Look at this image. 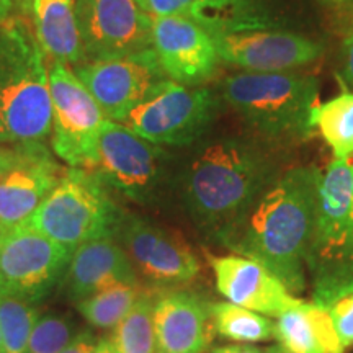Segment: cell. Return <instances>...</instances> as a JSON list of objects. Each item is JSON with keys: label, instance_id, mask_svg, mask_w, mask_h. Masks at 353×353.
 <instances>
[{"label": "cell", "instance_id": "cell-37", "mask_svg": "<svg viewBox=\"0 0 353 353\" xmlns=\"http://www.w3.org/2000/svg\"><path fill=\"white\" fill-rule=\"evenodd\" d=\"M94 353H114V350L112 348V345H110L108 341H100L97 343Z\"/></svg>", "mask_w": 353, "mask_h": 353}, {"label": "cell", "instance_id": "cell-23", "mask_svg": "<svg viewBox=\"0 0 353 353\" xmlns=\"http://www.w3.org/2000/svg\"><path fill=\"white\" fill-rule=\"evenodd\" d=\"M152 311L154 294L144 290L131 311L112 330L108 342L114 353H157Z\"/></svg>", "mask_w": 353, "mask_h": 353}, {"label": "cell", "instance_id": "cell-6", "mask_svg": "<svg viewBox=\"0 0 353 353\" xmlns=\"http://www.w3.org/2000/svg\"><path fill=\"white\" fill-rule=\"evenodd\" d=\"M352 221L350 159H334L321 176L314 232L306 255V270L311 276L317 306L329 309L342 298Z\"/></svg>", "mask_w": 353, "mask_h": 353}, {"label": "cell", "instance_id": "cell-8", "mask_svg": "<svg viewBox=\"0 0 353 353\" xmlns=\"http://www.w3.org/2000/svg\"><path fill=\"white\" fill-rule=\"evenodd\" d=\"M216 103L208 88L187 87L167 79L128 112L121 123L154 144L182 148L205 134Z\"/></svg>", "mask_w": 353, "mask_h": 353}, {"label": "cell", "instance_id": "cell-11", "mask_svg": "<svg viewBox=\"0 0 353 353\" xmlns=\"http://www.w3.org/2000/svg\"><path fill=\"white\" fill-rule=\"evenodd\" d=\"M76 17L85 61L152 50V15L139 0H76Z\"/></svg>", "mask_w": 353, "mask_h": 353}, {"label": "cell", "instance_id": "cell-36", "mask_svg": "<svg viewBox=\"0 0 353 353\" xmlns=\"http://www.w3.org/2000/svg\"><path fill=\"white\" fill-rule=\"evenodd\" d=\"M13 0H0V21L10 19V10Z\"/></svg>", "mask_w": 353, "mask_h": 353}, {"label": "cell", "instance_id": "cell-7", "mask_svg": "<svg viewBox=\"0 0 353 353\" xmlns=\"http://www.w3.org/2000/svg\"><path fill=\"white\" fill-rule=\"evenodd\" d=\"M167 170L169 154L162 145L141 138L123 123L103 121L90 172L108 188L139 205H149L161 195Z\"/></svg>", "mask_w": 353, "mask_h": 353}, {"label": "cell", "instance_id": "cell-13", "mask_svg": "<svg viewBox=\"0 0 353 353\" xmlns=\"http://www.w3.org/2000/svg\"><path fill=\"white\" fill-rule=\"evenodd\" d=\"M74 72L97 100L105 118L118 123L159 83L167 81L152 50L113 59L85 61L76 65Z\"/></svg>", "mask_w": 353, "mask_h": 353}, {"label": "cell", "instance_id": "cell-20", "mask_svg": "<svg viewBox=\"0 0 353 353\" xmlns=\"http://www.w3.org/2000/svg\"><path fill=\"white\" fill-rule=\"evenodd\" d=\"M152 17H185L211 34L268 28L254 0H139Z\"/></svg>", "mask_w": 353, "mask_h": 353}, {"label": "cell", "instance_id": "cell-5", "mask_svg": "<svg viewBox=\"0 0 353 353\" xmlns=\"http://www.w3.org/2000/svg\"><path fill=\"white\" fill-rule=\"evenodd\" d=\"M123 216L94 172L70 167L25 224L74 252L85 242L117 236Z\"/></svg>", "mask_w": 353, "mask_h": 353}, {"label": "cell", "instance_id": "cell-10", "mask_svg": "<svg viewBox=\"0 0 353 353\" xmlns=\"http://www.w3.org/2000/svg\"><path fill=\"white\" fill-rule=\"evenodd\" d=\"M72 254L28 224L8 229L0 247V294L41 301L63 283Z\"/></svg>", "mask_w": 353, "mask_h": 353}, {"label": "cell", "instance_id": "cell-29", "mask_svg": "<svg viewBox=\"0 0 353 353\" xmlns=\"http://www.w3.org/2000/svg\"><path fill=\"white\" fill-rule=\"evenodd\" d=\"M304 311L309 317V321L314 325L317 339H319L322 348L325 353H343L345 347L335 330L332 316H330L327 307L317 306L314 303H304Z\"/></svg>", "mask_w": 353, "mask_h": 353}, {"label": "cell", "instance_id": "cell-35", "mask_svg": "<svg viewBox=\"0 0 353 353\" xmlns=\"http://www.w3.org/2000/svg\"><path fill=\"white\" fill-rule=\"evenodd\" d=\"M211 353H268V348H259L252 345H224L214 348Z\"/></svg>", "mask_w": 353, "mask_h": 353}, {"label": "cell", "instance_id": "cell-33", "mask_svg": "<svg viewBox=\"0 0 353 353\" xmlns=\"http://www.w3.org/2000/svg\"><path fill=\"white\" fill-rule=\"evenodd\" d=\"M350 165L353 172V157H350ZM353 293V221H352V232H350V242H348L347 250V263H345V275H343V285H342V296Z\"/></svg>", "mask_w": 353, "mask_h": 353}, {"label": "cell", "instance_id": "cell-38", "mask_svg": "<svg viewBox=\"0 0 353 353\" xmlns=\"http://www.w3.org/2000/svg\"><path fill=\"white\" fill-rule=\"evenodd\" d=\"M19 2H20L21 10H25V13L32 12V3H33V0H19Z\"/></svg>", "mask_w": 353, "mask_h": 353}, {"label": "cell", "instance_id": "cell-30", "mask_svg": "<svg viewBox=\"0 0 353 353\" xmlns=\"http://www.w3.org/2000/svg\"><path fill=\"white\" fill-rule=\"evenodd\" d=\"M329 312L343 347L353 345V293L337 299L329 307Z\"/></svg>", "mask_w": 353, "mask_h": 353}, {"label": "cell", "instance_id": "cell-17", "mask_svg": "<svg viewBox=\"0 0 353 353\" xmlns=\"http://www.w3.org/2000/svg\"><path fill=\"white\" fill-rule=\"evenodd\" d=\"M216 288L229 303L259 314L281 316L304 303L263 265L242 255H208Z\"/></svg>", "mask_w": 353, "mask_h": 353}, {"label": "cell", "instance_id": "cell-14", "mask_svg": "<svg viewBox=\"0 0 353 353\" xmlns=\"http://www.w3.org/2000/svg\"><path fill=\"white\" fill-rule=\"evenodd\" d=\"M65 172L44 144H6L0 172V224L7 229L25 224Z\"/></svg>", "mask_w": 353, "mask_h": 353}, {"label": "cell", "instance_id": "cell-42", "mask_svg": "<svg viewBox=\"0 0 353 353\" xmlns=\"http://www.w3.org/2000/svg\"><path fill=\"white\" fill-rule=\"evenodd\" d=\"M0 353H6V350H3V341H2V334H0Z\"/></svg>", "mask_w": 353, "mask_h": 353}, {"label": "cell", "instance_id": "cell-39", "mask_svg": "<svg viewBox=\"0 0 353 353\" xmlns=\"http://www.w3.org/2000/svg\"><path fill=\"white\" fill-rule=\"evenodd\" d=\"M3 162H6V144L0 143V172H2Z\"/></svg>", "mask_w": 353, "mask_h": 353}, {"label": "cell", "instance_id": "cell-2", "mask_svg": "<svg viewBox=\"0 0 353 353\" xmlns=\"http://www.w3.org/2000/svg\"><path fill=\"white\" fill-rule=\"evenodd\" d=\"M280 175L259 143L226 136L203 144L182 174V198L195 226L223 245L250 206Z\"/></svg>", "mask_w": 353, "mask_h": 353}, {"label": "cell", "instance_id": "cell-12", "mask_svg": "<svg viewBox=\"0 0 353 353\" xmlns=\"http://www.w3.org/2000/svg\"><path fill=\"white\" fill-rule=\"evenodd\" d=\"M136 275L154 285L172 286L192 281L201 270L192 247L176 234L141 216H123L117 231Z\"/></svg>", "mask_w": 353, "mask_h": 353}, {"label": "cell", "instance_id": "cell-40", "mask_svg": "<svg viewBox=\"0 0 353 353\" xmlns=\"http://www.w3.org/2000/svg\"><path fill=\"white\" fill-rule=\"evenodd\" d=\"M7 232H8V229H7V228H3L2 224H0V247H2L3 241H6V236H7Z\"/></svg>", "mask_w": 353, "mask_h": 353}, {"label": "cell", "instance_id": "cell-26", "mask_svg": "<svg viewBox=\"0 0 353 353\" xmlns=\"http://www.w3.org/2000/svg\"><path fill=\"white\" fill-rule=\"evenodd\" d=\"M38 311L34 303L0 294V334L6 353H26Z\"/></svg>", "mask_w": 353, "mask_h": 353}, {"label": "cell", "instance_id": "cell-1", "mask_svg": "<svg viewBox=\"0 0 353 353\" xmlns=\"http://www.w3.org/2000/svg\"><path fill=\"white\" fill-rule=\"evenodd\" d=\"M322 172L296 167L262 192L223 245L263 265L291 294L306 290V255L314 232Z\"/></svg>", "mask_w": 353, "mask_h": 353}, {"label": "cell", "instance_id": "cell-9", "mask_svg": "<svg viewBox=\"0 0 353 353\" xmlns=\"http://www.w3.org/2000/svg\"><path fill=\"white\" fill-rule=\"evenodd\" d=\"M52 103V149L72 169L92 170L105 118L87 87L63 61L48 68Z\"/></svg>", "mask_w": 353, "mask_h": 353}, {"label": "cell", "instance_id": "cell-27", "mask_svg": "<svg viewBox=\"0 0 353 353\" xmlns=\"http://www.w3.org/2000/svg\"><path fill=\"white\" fill-rule=\"evenodd\" d=\"M275 337L290 353H325L317 339L314 325L304 311V303L299 307L278 316Z\"/></svg>", "mask_w": 353, "mask_h": 353}, {"label": "cell", "instance_id": "cell-24", "mask_svg": "<svg viewBox=\"0 0 353 353\" xmlns=\"http://www.w3.org/2000/svg\"><path fill=\"white\" fill-rule=\"evenodd\" d=\"M210 311L214 332L229 341L255 343L270 341L275 335V322L250 309L223 301L210 304Z\"/></svg>", "mask_w": 353, "mask_h": 353}, {"label": "cell", "instance_id": "cell-28", "mask_svg": "<svg viewBox=\"0 0 353 353\" xmlns=\"http://www.w3.org/2000/svg\"><path fill=\"white\" fill-rule=\"evenodd\" d=\"M74 339L72 321L65 316L44 314L34 322L26 353H61Z\"/></svg>", "mask_w": 353, "mask_h": 353}, {"label": "cell", "instance_id": "cell-34", "mask_svg": "<svg viewBox=\"0 0 353 353\" xmlns=\"http://www.w3.org/2000/svg\"><path fill=\"white\" fill-rule=\"evenodd\" d=\"M343 79L353 88V32L343 43Z\"/></svg>", "mask_w": 353, "mask_h": 353}, {"label": "cell", "instance_id": "cell-3", "mask_svg": "<svg viewBox=\"0 0 353 353\" xmlns=\"http://www.w3.org/2000/svg\"><path fill=\"white\" fill-rule=\"evenodd\" d=\"M52 103L44 51L20 20L0 21V143L44 144Z\"/></svg>", "mask_w": 353, "mask_h": 353}, {"label": "cell", "instance_id": "cell-31", "mask_svg": "<svg viewBox=\"0 0 353 353\" xmlns=\"http://www.w3.org/2000/svg\"><path fill=\"white\" fill-rule=\"evenodd\" d=\"M97 343L99 342H97L95 335L90 330H82V332L74 335L69 345L61 353H94Z\"/></svg>", "mask_w": 353, "mask_h": 353}, {"label": "cell", "instance_id": "cell-41", "mask_svg": "<svg viewBox=\"0 0 353 353\" xmlns=\"http://www.w3.org/2000/svg\"><path fill=\"white\" fill-rule=\"evenodd\" d=\"M268 353H290V352H286L283 347L281 345H276V347H272V348H268Z\"/></svg>", "mask_w": 353, "mask_h": 353}, {"label": "cell", "instance_id": "cell-18", "mask_svg": "<svg viewBox=\"0 0 353 353\" xmlns=\"http://www.w3.org/2000/svg\"><path fill=\"white\" fill-rule=\"evenodd\" d=\"M157 353H203L213 342L210 303L185 290L154 296Z\"/></svg>", "mask_w": 353, "mask_h": 353}, {"label": "cell", "instance_id": "cell-32", "mask_svg": "<svg viewBox=\"0 0 353 353\" xmlns=\"http://www.w3.org/2000/svg\"><path fill=\"white\" fill-rule=\"evenodd\" d=\"M343 23H353V0H321Z\"/></svg>", "mask_w": 353, "mask_h": 353}, {"label": "cell", "instance_id": "cell-4", "mask_svg": "<svg viewBox=\"0 0 353 353\" xmlns=\"http://www.w3.org/2000/svg\"><path fill=\"white\" fill-rule=\"evenodd\" d=\"M221 94L247 125L270 143L309 138L317 81L288 72H241L221 83Z\"/></svg>", "mask_w": 353, "mask_h": 353}, {"label": "cell", "instance_id": "cell-15", "mask_svg": "<svg viewBox=\"0 0 353 353\" xmlns=\"http://www.w3.org/2000/svg\"><path fill=\"white\" fill-rule=\"evenodd\" d=\"M221 61L244 72H285L319 59L322 43L298 33L257 28L211 34Z\"/></svg>", "mask_w": 353, "mask_h": 353}, {"label": "cell", "instance_id": "cell-25", "mask_svg": "<svg viewBox=\"0 0 353 353\" xmlns=\"http://www.w3.org/2000/svg\"><path fill=\"white\" fill-rule=\"evenodd\" d=\"M143 291L139 283L114 285L81 299L76 303V307L92 327L113 329L131 311Z\"/></svg>", "mask_w": 353, "mask_h": 353}, {"label": "cell", "instance_id": "cell-19", "mask_svg": "<svg viewBox=\"0 0 353 353\" xmlns=\"http://www.w3.org/2000/svg\"><path fill=\"white\" fill-rule=\"evenodd\" d=\"M121 283L139 280L117 237H101L77 247L63 280L65 294L74 303Z\"/></svg>", "mask_w": 353, "mask_h": 353}, {"label": "cell", "instance_id": "cell-22", "mask_svg": "<svg viewBox=\"0 0 353 353\" xmlns=\"http://www.w3.org/2000/svg\"><path fill=\"white\" fill-rule=\"evenodd\" d=\"M311 125L329 144L335 159L353 156V94L350 92H343L325 103H317L312 110Z\"/></svg>", "mask_w": 353, "mask_h": 353}, {"label": "cell", "instance_id": "cell-21", "mask_svg": "<svg viewBox=\"0 0 353 353\" xmlns=\"http://www.w3.org/2000/svg\"><path fill=\"white\" fill-rule=\"evenodd\" d=\"M32 12L34 34L48 56L72 65L85 63L77 26L76 0H33Z\"/></svg>", "mask_w": 353, "mask_h": 353}, {"label": "cell", "instance_id": "cell-16", "mask_svg": "<svg viewBox=\"0 0 353 353\" xmlns=\"http://www.w3.org/2000/svg\"><path fill=\"white\" fill-rule=\"evenodd\" d=\"M152 51L169 81L187 87L208 82L219 65L211 33L185 17H152Z\"/></svg>", "mask_w": 353, "mask_h": 353}]
</instances>
